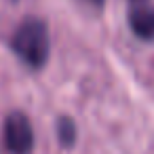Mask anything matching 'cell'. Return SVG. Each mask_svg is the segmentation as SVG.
I'll return each instance as SVG.
<instances>
[{
  "mask_svg": "<svg viewBox=\"0 0 154 154\" xmlns=\"http://www.w3.org/2000/svg\"><path fill=\"white\" fill-rule=\"evenodd\" d=\"M5 148L9 154H32L34 150V129L23 112H13L5 120Z\"/></svg>",
  "mask_w": 154,
  "mask_h": 154,
  "instance_id": "cell-2",
  "label": "cell"
},
{
  "mask_svg": "<svg viewBox=\"0 0 154 154\" xmlns=\"http://www.w3.org/2000/svg\"><path fill=\"white\" fill-rule=\"evenodd\" d=\"M57 137H59L61 146H66V148L74 146V141H76V125L70 118H59L57 120Z\"/></svg>",
  "mask_w": 154,
  "mask_h": 154,
  "instance_id": "cell-4",
  "label": "cell"
},
{
  "mask_svg": "<svg viewBox=\"0 0 154 154\" xmlns=\"http://www.w3.org/2000/svg\"><path fill=\"white\" fill-rule=\"evenodd\" d=\"M129 28L139 40H154V7L137 5L129 13Z\"/></svg>",
  "mask_w": 154,
  "mask_h": 154,
  "instance_id": "cell-3",
  "label": "cell"
},
{
  "mask_svg": "<svg viewBox=\"0 0 154 154\" xmlns=\"http://www.w3.org/2000/svg\"><path fill=\"white\" fill-rule=\"evenodd\" d=\"M11 47L15 51V55L30 68L40 70L47 59H49V51H51V40H49V28L45 21L36 19V17H28L23 19L13 38H11Z\"/></svg>",
  "mask_w": 154,
  "mask_h": 154,
  "instance_id": "cell-1",
  "label": "cell"
},
{
  "mask_svg": "<svg viewBox=\"0 0 154 154\" xmlns=\"http://www.w3.org/2000/svg\"><path fill=\"white\" fill-rule=\"evenodd\" d=\"M133 2H137V5H141V2H143V0H133Z\"/></svg>",
  "mask_w": 154,
  "mask_h": 154,
  "instance_id": "cell-5",
  "label": "cell"
}]
</instances>
